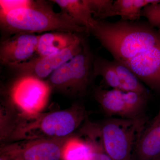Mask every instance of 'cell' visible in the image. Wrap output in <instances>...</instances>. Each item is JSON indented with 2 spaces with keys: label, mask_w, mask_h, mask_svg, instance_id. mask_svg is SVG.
Instances as JSON below:
<instances>
[{
  "label": "cell",
  "mask_w": 160,
  "mask_h": 160,
  "mask_svg": "<svg viewBox=\"0 0 160 160\" xmlns=\"http://www.w3.org/2000/svg\"><path fill=\"white\" fill-rule=\"evenodd\" d=\"M113 58L160 94V30L147 21H96L89 31Z\"/></svg>",
  "instance_id": "1"
},
{
  "label": "cell",
  "mask_w": 160,
  "mask_h": 160,
  "mask_svg": "<svg viewBox=\"0 0 160 160\" xmlns=\"http://www.w3.org/2000/svg\"><path fill=\"white\" fill-rule=\"evenodd\" d=\"M50 1H29L23 7L0 11L1 30L5 39L20 32L64 31L89 34L86 28L79 26L66 13L55 12Z\"/></svg>",
  "instance_id": "2"
},
{
  "label": "cell",
  "mask_w": 160,
  "mask_h": 160,
  "mask_svg": "<svg viewBox=\"0 0 160 160\" xmlns=\"http://www.w3.org/2000/svg\"><path fill=\"white\" fill-rule=\"evenodd\" d=\"M88 112L83 105L76 103L68 109L50 112L18 115L17 120L6 126L4 136L12 140L38 138H65L87 120Z\"/></svg>",
  "instance_id": "3"
},
{
  "label": "cell",
  "mask_w": 160,
  "mask_h": 160,
  "mask_svg": "<svg viewBox=\"0 0 160 160\" xmlns=\"http://www.w3.org/2000/svg\"><path fill=\"white\" fill-rule=\"evenodd\" d=\"M87 120L81 134L101 146L111 160H134L132 150L145 128V118H110L98 122Z\"/></svg>",
  "instance_id": "4"
},
{
  "label": "cell",
  "mask_w": 160,
  "mask_h": 160,
  "mask_svg": "<svg viewBox=\"0 0 160 160\" xmlns=\"http://www.w3.org/2000/svg\"><path fill=\"white\" fill-rule=\"evenodd\" d=\"M95 55L86 38L79 53L55 70L46 82L52 89L71 96L85 95L95 77Z\"/></svg>",
  "instance_id": "5"
},
{
  "label": "cell",
  "mask_w": 160,
  "mask_h": 160,
  "mask_svg": "<svg viewBox=\"0 0 160 160\" xmlns=\"http://www.w3.org/2000/svg\"><path fill=\"white\" fill-rule=\"evenodd\" d=\"M51 90L46 81L29 76H17L8 92L9 101L22 114H38L48 102Z\"/></svg>",
  "instance_id": "6"
},
{
  "label": "cell",
  "mask_w": 160,
  "mask_h": 160,
  "mask_svg": "<svg viewBox=\"0 0 160 160\" xmlns=\"http://www.w3.org/2000/svg\"><path fill=\"white\" fill-rule=\"evenodd\" d=\"M94 98L106 114L122 118H142L148 98L133 92L118 89L108 90L100 86L93 88Z\"/></svg>",
  "instance_id": "7"
},
{
  "label": "cell",
  "mask_w": 160,
  "mask_h": 160,
  "mask_svg": "<svg viewBox=\"0 0 160 160\" xmlns=\"http://www.w3.org/2000/svg\"><path fill=\"white\" fill-rule=\"evenodd\" d=\"M71 137L13 142L3 146L1 154L9 160H62L64 146Z\"/></svg>",
  "instance_id": "8"
},
{
  "label": "cell",
  "mask_w": 160,
  "mask_h": 160,
  "mask_svg": "<svg viewBox=\"0 0 160 160\" xmlns=\"http://www.w3.org/2000/svg\"><path fill=\"white\" fill-rule=\"evenodd\" d=\"M85 38L83 34L71 46L57 53L42 57H37L28 62L7 67L17 76H29L44 80L63 64L79 53Z\"/></svg>",
  "instance_id": "9"
},
{
  "label": "cell",
  "mask_w": 160,
  "mask_h": 160,
  "mask_svg": "<svg viewBox=\"0 0 160 160\" xmlns=\"http://www.w3.org/2000/svg\"><path fill=\"white\" fill-rule=\"evenodd\" d=\"M40 35L20 32L3 40L0 60L6 66L28 62L35 57Z\"/></svg>",
  "instance_id": "10"
},
{
  "label": "cell",
  "mask_w": 160,
  "mask_h": 160,
  "mask_svg": "<svg viewBox=\"0 0 160 160\" xmlns=\"http://www.w3.org/2000/svg\"><path fill=\"white\" fill-rule=\"evenodd\" d=\"M135 151L137 160H155L160 157V109L140 134Z\"/></svg>",
  "instance_id": "11"
},
{
  "label": "cell",
  "mask_w": 160,
  "mask_h": 160,
  "mask_svg": "<svg viewBox=\"0 0 160 160\" xmlns=\"http://www.w3.org/2000/svg\"><path fill=\"white\" fill-rule=\"evenodd\" d=\"M83 34L69 32L53 31L40 35L35 57L57 53L71 46Z\"/></svg>",
  "instance_id": "12"
},
{
  "label": "cell",
  "mask_w": 160,
  "mask_h": 160,
  "mask_svg": "<svg viewBox=\"0 0 160 160\" xmlns=\"http://www.w3.org/2000/svg\"><path fill=\"white\" fill-rule=\"evenodd\" d=\"M61 11L66 13L79 26L89 30L94 26L96 20L92 14L87 0H52Z\"/></svg>",
  "instance_id": "13"
},
{
  "label": "cell",
  "mask_w": 160,
  "mask_h": 160,
  "mask_svg": "<svg viewBox=\"0 0 160 160\" xmlns=\"http://www.w3.org/2000/svg\"><path fill=\"white\" fill-rule=\"evenodd\" d=\"M160 0H116L112 6V17L119 16L121 20L128 22L139 21L142 10L150 4Z\"/></svg>",
  "instance_id": "14"
},
{
  "label": "cell",
  "mask_w": 160,
  "mask_h": 160,
  "mask_svg": "<svg viewBox=\"0 0 160 160\" xmlns=\"http://www.w3.org/2000/svg\"><path fill=\"white\" fill-rule=\"evenodd\" d=\"M94 148V143L89 139L72 136L64 146L62 160H89Z\"/></svg>",
  "instance_id": "15"
},
{
  "label": "cell",
  "mask_w": 160,
  "mask_h": 160,
  "mask_svg": "<svg viewBox=\"0 0 160 160\" xmlns=\"http://www.w3.org/2000/svg\"><path fill=\"white\" fill-rule=\"evenodd\" d=\"M112 63L121 82L122 90L137 92L149 98L148 89L131 70L115 60H112Z\"/></svg>",
  "instance_id": "16"
},
{
  "label": "cell",
  "mask_w": 160,
  "mask_h": 160,
  "mask_svg": "<svg viewBox=\"0 0 160 160\" xmlns=\"http://www.w3.org/2000/svg\"><path fill=\"white\" fill-rule=\"evenodd\" d=\"M93 72L94 77H102L103 82L107 86L112 89L122 90L121 82L112 65V61L100 56L95 55Z\"/></svg>",
  "instance_id": "17"
},
{
  "label": "cell",
  "mask_w": 160,
  "mask_h": 160,
  "mask_svg": "<svg viewBox=\"0 0 160 160\" xmlns=\"http://www.w3.org/2000/svg\"><path fill=\"white\" fill-rule=\"evenodd\" d=\"M112 0H87L93 18L97 21L112 17Z\"/></svg>",
  "instance_id": "18"
},
{
  "label": "cell",
  "mask_w": 160,
  "mask_h": 160,
  "mask_svg": "<svg viewBox=\"0 0 160 160\" xmlns=\"http://www.w3.org/2000/svg\"><path fill=\"white\" fill-rule=\"evenodd\" d=\"M141 17L145 18L151 26L160 30V2L146 6L142 10Z\"/></svg>",
  "instance_id": "19"
},
{
  "label": "cell",
  "mask_w": 160,
  "mask_h": 160,
  "mask_svg": "<svg viewBox=\"0 0 160 160\" xmlns=\"http://www.w3.org/2000/svg\"><path fill=\"white\" fill-rule=\"evenodd\" d=\"M92 142L94 144L95 148L89 160H111L101 146Z\"/></svg>",
  "instance_id": "20"
},
{
  "label": "cell",
  "mask_w": 160,
  "mask_h": 160,
  "mask_svg": "<svg viewBox=\"0 0 160 160\" xmlns=\"http://www.w3.org/2000/svg\"><path fill=\"white\" fill-rule=\"evenodd\" d=\"M155 160H160V157L158 158V159H157Z\"/></svg>",
  "instance_id": "21"
}]
</instances>
